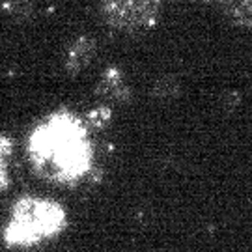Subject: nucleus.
<instances>
[{"label": "nucleus", "mask_w": 252, "mask_h": 252, "mask_svg": "<svg viewBox=\"0 0 252 252\" xmlns=\"http://www.w3.org/2000/svg\"><path fill=\"white\" fill-rule=\"evenodd\" d=\"M30 152L41 170L56 176H73L86 164V148L81 129L67 116H54L32 135Z\"/></svg>", "instance_id": "nucleus-1"}, {"label": "nucleus", "mask_w": 252, "mask_h": 252, "mask_svg": "<svg viewBox=\"0 0 252 252\" xmlns=\"http://www.w3.org/2000/svg\"><path fill=\"white\" fill-rule=\"evenodd\" d=\"M63 222V209L56 202L39 196H25L15 202L4 237L9 245L17 247L34 245L43 237L60 232Z\"/></svg>", "instance_id": "nucleus-2"}, {"label": "nucleus", "mask_w": 252, "mask_h": 252, "mask_svg": "<svg viewBox=\"0 0 252 252\" xmlns=\"http://www.w3.org/2000/svg\"><path fill=\"white\" fill-rule=\"evenodd\" d=\"M161 0H101L103 17L108 25L126 32L146 30L159 15Z\"/></svg>", "instance_id": "nucleus-3"}, {"label": "nucleus", "mask_w": 252, "mask_h": 252, "mask_svg": "<svg viewBox=\"0 0 252 252\" xmlns=\"http://www.w3.org/2000/svg\"><path fill=\"white\" fill-rule=\"evenodd\" d=\"M94 53H95L94 39H90V37H79L73 43L71 49H69V53H67V67L71 71H79L94 58Z\"/></svg>", "instance_id": "nucleus-4"}, {"label": "nucleus", "mask_w": 252, "mask_h": 252, "mask_svg": "<svg viewBox=\"0 0 252 252\" xmlns=\"http://www.w3.org/2000/svg\"><path fill=\"white\" fill-rule=\"evenodd\" d=\"M232 19L241 23V25H249L252 23V2L251 0H243L239 4H235L232 8Z\"/></svg>", "instance_id": "nucleus-5"}]
</instances>
